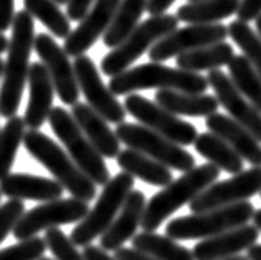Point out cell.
<instances>
[{
    "label": "cell",
    "instance_id": "obj_1",
    "mask_svg": "<svg viewBox=\"0 0 261 260\" xmlns=\"http://www.w3.org/2000/svg\"><path fill=\"white\" fill-rule=\"evenodd\" d=\"M35 37L34 17L27 10L17 12L15 20L12 23V39L5 60L2 88H0V115L5 119L17 115L25 82L29 80V59Z\"/></svg>",
    "mask_w": 261,
    "mask_h": 260
},
{
    "label": "cell",
    "instance_id": "obj_2",
    "mask_svg": "<svg viewBox=\"0 0 261 260\" xmlns=\"http://www.w3.org/2000/svg\"><path fill=\"white\" fill-rule=\"evenodd\" d=\"M220 179V169L213 163H203L185 172L176 180L163 187L148 202L142 219L145 232H155L171 214L183 205H190L212 183Z\"/></svg>",
    "mask_w": 261,
    "mask_h": 260
},
{
    "label": "cell",
    "instance_id": "obj_3",
    "mask_svg": "<svg viewBox=\"0 0 261 260\" xmlns=\"http://www.w3.org/2000/svg\"><path fill=\"white\" fill-rule=\"evenodd\" d=\"M208 79L201 74L171 68L158 62L128 68L110 79L108 88L115 95H130L137 90L160 88V90H178L187 93H205L208 90Z\"/></svg>",
    "mask_w": 261,
    "mask_h": 260
},
{
    "label": "cell",
    "instance_id": "obj_4",
    "mask_svg": "<svg viewBox=\"0 0 261 260\" xmlns=\"http://www.w3.org/2000/svg\"><path fill=\"white\" fill-rule=\"evenodd\" d=\"M23 147L27 152L40 162L50 174L60 182L63 188L72 194L73 199L92 202L95 199V183L77 167L67 152H63L60 145H57L48 135L39 130H29L23 137Z\"/></svg>",
    "mask_w": 261,
    "mask_h": 260
},
{
    "label": "cell",
    "instance_id": "obj_5",
    "mask_svg": "<svg viewBox=\"0 0 261 260\" xmlns=\"http://www.w3.org/2000/svg\"><path fill=\"white\" fill-rule=\"evenodd\" d=\"M254 207L251 202H238V204L215 208V210L190 214L173 219L167 225V235L175 240H205L220 235L223 232L238 229L253 220Z\"/></svg>",
    "mask_w": 261,
    "mask_h": 260
},
{
    "label": "cell",
    "instance_id": "obj_6",
    "mask_svg": "<svg viewBox=\"0 0 261 260\" xmlns=\"http://www.w3.org/2000/svg\"><path fill=\"white\" fill-rule=\"evenodd\" d=\"M48 124L52 127L54 134L67 147L70 158L77 163V167L95 185L105 187L110 182V172H108L107 163L100 152L82 132L72 113H68L63 107H55L50 112Z\"/></svg>",
    "mask_w": 261,
    "mask_h": 260
},
{
    "label": "cell",
    "instance_id": "obj_7",
    "mask_svg": "<svg viewBox=\"0 0 261 260\" xmlns=\"http://www.w3.org/2000/svg\"><path fill=\"white\" fill-rule=\"evenodd\" d=\"M133 185H135V179L126 172H120L110 179L95 202V207L72 230L70 239L73 240V244L87 247L97 237L103 235L122 210L126 197L133 190Z\"/></svg>",
    "mask_w": 261,
    "mask_h": 260
},
{
    "label": "cell",
    "instance_id": "obj_8",
    "mask_svg": "<svg viewBox=\"0 0 261 260\" xmlns=\"http://www.w3.org/2000/svg\"><path fill=\"white\" fill-rule=\"evenodd\" d=\"M178 22H180L178 17L171 14L155 15L140 22L128 39L101 59V72L107 77H115L128 70L132 63L138 60L146 50H150L155 43L175 32L178 29Z\"/></svg>",
    "mask_w": 261,
    "mask_h": 260
},
{
    "label": "cell",
    "instance_id": "obj_9",
    "mask_svg": "<svg viewBox=\"0 0 261 260\" xmlns=\"http://www.w3.org/2000/svg\"><path fill=\"white\" fill-rule=\"evenodd\" d=\"M120 142L126 147L151 157L153 160L163 163L165 167L188 172L196 167L195 157L185 150L181 145L168 140L167 137L156 134L155 130L148 129L142 124L123 122L117 125L115 130Z\"/></svg>",
    "mask_w": 261,
    "mask_h": 260
},
{
    "label": "cell",
    "instance_id": "obj_10",
    "mask_svg": "<svg viewBox=\"0 0 261 260\" xmlns=\"http://www.w3.org/2000/svg\"><path fill=\"white\" fill-rule=\"evenodd\" d=\"M123 105L126 113L135 117L142 125L155 130L156 134L167 137L168 140L181 145V147L195 144L196 137H198V130L193 124L185 122L178 115H173L162 105L151 102L143 95H126Z\"/></svg>",
    "mask_w": 261,
    "mask_h": 260
},
{
    "label": "cell",
    "instance_id": "obj_11",
    "mask_svg": "<svg viewBox=\"0 0 261 260\" xmlns=\"http://www.w3.org/2000/svg\"><path fill=\"white\" fill-rule=\"evenodd\" d=\"M88 212H90V208H88L87 202L73 197L43 202L42 205H37L32 210L25 212L12 233L18 242H22V240L37 237V233L42 230L47 232L59 225L84 220Z\"/></svg>",
    "mask_w": 261,
    "mask_h": 260
},
{
    "label": "cell",
    "instance_id": "obj_12",
    "mask_svg": "<svg viewBox=\"0 0 261 260\" xmlns=\"http://www.w3.org/2000/svg\"><path fill=\"white\" fill-rule=\"evenodd\" d=\"M261 192V167H251L231 179L215 182L190 204V212L201 214L245 202Z\"/></svg>",
    "mask_w": 261,
    "mask_h": 260
},
{
    "label": "cell",
    "instance_id": "obj_13",
    "mask_svg": "<svg viewBox=\"0 0 261 260\" xmlns=\"http://www.w3.org/2000/svg\"><path fill=\"white\" fill-rule=\"evenodd\" d=\"M73 68L80 90L87 99V104L97 113H100L108 124H123L126 115L125 105L120 104L115 93L103 84L90 57H77L73 62Z\"/></svg>",
    "mask_w": 261,
    "mask_h": 260
},
{
    "label": "cell",
    "instance_id": "obj_14",
    "mask_svg": "<svg viewBox=\"0 0 261 260\" xmlns=\"http://www.w3.org/2000/svg\"><path fill=\"white\" fill-rule=\"evenodd\" d=\"M228 37V27L223 23H206V25H188L185 29H176L162 39L148 50L151 62H165L192 50L225 42Z\"/></svg>",
    "mask_w": 261,
    "mask_h": 260
},
{
    "label": "cell",
    "instance_id": "obj_15",
    "mask_svg": "<svg viewBox=\"0 0 261 260\" xmlns=\"http://www.w3.org/2000/svg\"><path fill=\"white\" fill-rule=\"evenodd\" d=\"M34 49L40 57L43 65L47 67L55 87L57 95L67 105L79 104L80 87L75 75L73 63L68 60V54L55 42V39L48 34H40L35 37Z\"/></svg>",
    "mask_w": 261,
    "mask_h": 260
},
{
    "label": "cell",
    "instance_id": "obj_16",
    "mask_svg": "<svg viewBox=\"0 0 261 260\" xmlns=\"http://www.w3.org/2000/svg\"><path fill=\"white\" fill-rule=\"evenodd\" d=\"M120 4L122 0H95L84 20L65 39L63 50L68 57L77 59L80 55H85L87 50L108 30Z\"/></svg>",
    "mask_w": 261,
    "mask_h": 260
},
{
    "label": "cell",
    "instance_id": "obj_17",
    "mask_svg": "<svg viewBox=\"0 0 261 260\" xmlns=\"http://www.w3.org/2000/svg\"><path fill=\"white\" fill-rule=\"evenodd\" d=\"M208 84L215 90V97L218 99L221 107H225L233 120L250 130L258 142H261V113L254 109L251 102L234 87L230 75L221 70H212L208 74Z\"/></svg>",
    "mask_w": 261,
    "mask_h": 260
},
{
    "label": "cell",
    "instance_id": "obj_18",
    "mask_svg": "<svg viewBox=\"0 0 261 260\" xmlns=\"http://www.w3.org/2000/svg\"><path fill=\"white\" fill-rule=\"evenodd\" d=\"M259 230L254 225H241L238 229L223 232L220 235L200 240L193 247L195 260H223L240 255L258 242Z\"/></svg>",
    "mask_w": 261,
    "mask_h": 260
},
{
    "label": "cell",
    "instance_id": "obj_19",
    "mask_svg": "<svg viewBox=\"0 0 261 260\" xmlns=\"http://www.w3.org/2000/svg\"><path fill=\"white\" fill-rule=\"evenodd\" d=\"M29 90L30 99L27 109H25L23 120L30 130H39L50 117L55 95L52 77H50L47 67L42 62L30 63Z\"/></svg>",
    "mask_w": 261,
    "mask_h": 260
},
{
    "label": "cell",
    "instance_id": "obj_20",
    "mask_svg": "<svg viewBox=\"0 0 261 260\" xmlns=\"http://www.w3.org/2000/svg\"><path fill=\"white\" fill-rule=\"evenodd\" d=\"M146 208V197L142 190H132L126 197L122 210L117 215L103 235L100 237V247L103 250H118L125 242H128L137 235L138 227L142 225V219Z\"/></svg>",
    "mask_w": 261,
    "mask_h": 260
},
{
    "label": "cell",
    "instance_id": "obj_21",
    "mask_svg": "<svg viewBox=\"0 0 261 260\" xmlns=\"http://www.w3.org/2000/svg\"><path fill=\"white\" fill-rule=\"evenodd\" d=\"M205 124L212 134L223 138L243 160L253 167H261V145L250 130H246L230 115L218 112L206 117Z\"/></svg>",
    "mask_w": 261,
    "mask_h": 260
},
{
    "label": "cell",
    "instance_id": "obj_22",
    "mask_svg": "<svg viewBox=\"0 0 261 260\" xmlns=\"http://www.w3.org/2000/svg\"><path fill=\"white\" fill-rule=\"evenodd\" d=\"M79 124L85 137L92 142V145L100 152L101 157L107 158H117L120 150V138L113 132L108 122L97 113L88 104H75L70 112Z\"/></svg>",
    "mask_w": 261,
    "mask_h": 260
},
{
    "label": "cell",
    "instance_id": "obj_23",
    "mask_svg": "<svg viewBox=\"0 0 261 260\" xmlns=\"http://www.w3.org/2000/svg\"><path fill=\"white\" fill-rule=\"evenodd\" d=\"M0 192L9 199L52 202L59 200L65 188L55 179L30 174H10L0 182Z\"/></svg>",
    "mask_w": 261,
    "mask_h": 260
},
{
    "label": "cell",
    "instance_id": "obj_24",
    "mask_svg": "<svg viewBox=\"0 0 261 260\" xmlns=\"http://www.w3.org/2000/svg\"><path fill=\"white\" fill-rule=\"evenodd\" d=\"M155 102L173 115L187 117H210L218 112L220 107L215 95L187 93L178 90H158L155 93Z\"/></svg>",
    "mask_w": 261,
    "mask_h": 260
},
{
    "label": "cell",
    "instance_id": "obj_25",
    "mask_svg": "<svg viewBox=\"0 0 261 260\" xmlns=\"http://www.w3.org/2000/svg\"><path fill=\"white\" fill-rule=\"evenodd\" d=\"M117 163L120 169L132 175L133 179H140L145 183L155 187H167L173 182V174L163 163L153 160L151 157L142 154V152L126 149L122 150L117 157Z\"/></svg>",
    "mask_w": 261,
    "mask_h": 260
},
{
    "label": "cell",
    "instance_id": "obj_26",
    "mask_svg": "<svg viewBox=\"0 0 261 260\" xmlns=\"http://www.w3.org/2000/svg\"><path fill=\"white\" fill-rule=\"evenodd\" d=\"M241 0H201V2H188L181 5L176 12L180 22L190 25L218 23L225 18L237 14Z\"/></svg>",
    "mask_w": 261,
    "mask_h": 260
},
{
    "label": "cell",
    "instance_id": "obj_27",
    "mask_svg": "<svg viewBox=\"0 0 261 260\" xmlns=\"http://www.w3.org/2000/svg\"><path fill=\"white\" fill-rule=\"evenodd\" d=\"M234 59L233 45L228 42L213 43V45L201 47L192 52L181 54L176 57V65L181 70L188 72H203V70H220L223 65H230Z\"/></svg>",
    "mask_w": 261,
    "mask_h": 260
},
{
    "label": "cell",
    "instance_id": "obj_28",
    "mask_svg": "<svg viewBox=\"0 0 261 260\" xmlns=\"http://www.w3.org/2000/svg\"><path fill=\"white\" fill-rule=\"evenodd\" d=\"M193 145L203 158H206L210 163H213L220 170H225L231 175L243 172L245 160L218 135L212 134V132H203L196 137Z\"/></svg>",
    "mask_w": 261,
    "mask_h": 260
},
{
    "label": "cell",
    "instance_id": "obj_29",
    "mask_svg": "<svg viewBox=\"0 0 261 260\" xmlns=\"http://www.w3.org/2000/svg\"><path fill=\"white\" fill-rule=\"evenodd\" d=\"M148 0H122L110 27L103 34V43L108 49H117L135 32L140 25Z\"/></svg>",
    "mask_w": 261,
    "mask_h": 260
},
{
    "label": "cell",
    "instance_id": "obj_30",
    "mask_svg": "<svg viewBox=\"0 0 261 260\" xmlns=\"http://www.w3.org/2000/svg\"><path fill=\"white\" fill-rule=\"evenodd\" d=\"M133 249L155 257L156 260H195L193 252L188 250L168 235L155 232H138L132 239Z\"/></svg>",
    "mask_w": 261,
    "mask_h": 260
},
{
    "label": "cell",
    "instance_id": "obj_31",
    "mask_svg": "<svg viewBox=\"0 0 261 260\" xmlns=\"http://www.w3.org/2000/svg\"><path fill=\"white\" fill-rule=\"evenodd\" d=\"M228 74L234 87L250 100L251 105L261 113V77L245 55H234L228 65Z\"/></svg>",
    "mask_w": 261,
    "mask_h": 260
},
{
    "label": "cell",
    "instance_id": "obj_32",
    "mask_svg": "<svg viewBox=\"0 0 261 260\" xmlns=\"http://www.w3.org/2000/svg\"><path fill=\"white\" fill-rule=\"evenodd\" d=\"M23 9L59 39H67L72 34L70 18L60 10L55 0H23Z\"/></svg>",
    "mask_w": 261,
    "mask_h": 260
},
{
    "label": "cell",
    "instance_id": "obj_33",
    "mask_svg": "<svg viewBox=\"0 0 261 260\" xmlns=\"http://www.w3.org/2000/svg\"><path fill=\"white\" fill-rule=\"evenodd\" d=\"M25 120L23 117H12L7 120V124L4 125V129L0 130V182L5 177L10 175V169L14 166L17 150L23 144L25 137Z\"/></svg>",
    "mask_w": 261,
    "mask_h": 260
},
{
    "label": "cell",
    "instance_id": "obj_34",
    "mask_svg": "<svg viewBox=\"0 0 261 260\" xmlns=\"http://www.w3.org/2000/svg\"><path fill=\"white\" fill-rule=\"evenodd\" d=\"M228 35L241 49L246 60L254 67L261 77V39L246 22L233 20L228 25Z\"/></svg>",
    "mask_w": 261,
    "mask_h": 260
},
{
    "label": "cell",
    "instance_id": "obj_35",
    "mask_svg": "<svg viewBox=\"0 0 261 260\" xmlns=\"http://www.w3.org/2000/svg\"><path fill=\"white\" fill-rule=\"evenodd\" d=\"M43 240L47 244V249L54 253L55 260H85L84 255L77 250L73 240L67 237L59 227L47 230Z\"/></svg>",
    "mask_w": 261,
    "mask_h": 260
},
{
    "label": "cell",
    "instance_id": "obj_36",
    "mask_svg": "<svg viewBox=\"0 0 261 260\" xmlns=\"http://www.w3.org/2000/svg\"><path fill=\"white\" fill-rule=\"evenodd\" d=\"M45 250V240L40 237H32L0 250V260H40Z\"/></svg>",
    "mask_w": 261,
    "mask_h": 260
},
{
    "label": "cell",
    "instance_id": "obj_37",
    "mask_svg": "<svg viewBox=\"0 0 261 260\" xmlns=\"http://www.w3.org/2000/svg\"><path fill=\"white\" fill-rule=\"evenodd\" d=\"M25 214V205L22 200L10 199L0 205V244L4 242L10 232H14L18 220Z\"/></svg>",
    "mask_w": 261,
    "mask_h": 260
},
{
    "label": "cell",
    "instance_id": "obj_38",
    "mask_svg": "<svg viewBox=\"0 0 261 260\" xmlns=\"http://www.w3.org/2000/svg\"><path fill=\"white\" fill-rule=\"evenodd\" d=\"M237 15H238V20L246 22V23L251 20H256L261 15V0H241Z\"/></svg>",
    "mask_w": 261,
    "mask_h": 260
},
{
    "label": "cell",
    "instance_id": "obj_39",
    "mask_svg": "<svg viewBox=\"0 0 261 260\" xmlns=\"http://www.w3.org/2000/svg\"><path fill=\"white\" fill-rule=\"evenodd\" d=\"M93 0H68L67 4V17L73 22H82L92 9Z\"/></svg>",
    "mask_w": 261,
    "mask_h": 260
},
{
    "label": "cell",
    "instance_id": "obj_40",
    "mask_svg": "<svg viewBox=\"0 0 261 260\" xmlns=\"http://www.w3.org/2000/svg\"><path fill=\"white\" fill-rule=\"evenodd\" d=\"M15 20L14 0H0V34L12 27Z\"/></svg>",
    "mask_w": 261,
    "mask_h": 260
},
{
    "label": "cell",
    "instance_id": "obj_41",
    "mask_svg": "<svg viewBox=\"0 0 261 260\" xmlns=\"http://www.w3.org/2000/svg\"><path fill=\"white\" fill-rule=\"evenodd\" d=\"M113 257L117 260H156L155 257L148 255V253H143L137 249H126V247L115 250V255Z\"/></svg>",
    "mask_w": 261,
    "mask_h": 260
},
{
    "label": "cell",
    "instance_id": "obj_42",
    "mask_svg": "<svg viewBox=\"0 0 261 260\" xmlns=\"http://www.w3.org/2000/svg\"><path fill=\"white\" fill-rule=\"evenodd\" d=\"M85 260H117L115 257L108 255V252L103 250L101 247L97 245H87L84 247V252H82Z\"/></svg>",
    "mask_w": 261,
    "mask_h": 260
},
{
    "label": "cell",
    "instance_id": "obj_43",
    "mask_svg": "<svg viewBox=\"0 0 261 260\" xmlns=\"http://www.w3.org/2000/svg\"><path fill=\"white\" fill-rule=\"evenodd\" d=\"M175 0H148V4H146V12L155 17V15H163L165 10L170 9V5L173 4Z\"/></svg>",
    "mask_w": 261,
    "mask_h": 260
},
{
    "label": "cell",
    "instance_id": "obj_44",
    "mask_svg": "<svg viewBox=\"0 0 261 260\" xmlns=\"http://www.w3.org/2000/svg\"><path fill=\"white\" fill-rule=\"evenodd\" d=\"M248 260H261V244H254L246 250Z\"/></svg>",
    "mask_w": 261,
    "mask_h": 260
},
{
    "label": "cell",
    "instance_id": "obj_45",
    "mask_svg": "<svg viewBox=\"0 0 261 260\" xmlns=\"http://www.w3.org/2000/svg\"><path fill=\"white\" fill-rule=\"evenodd\" d=\"M9 43H10V40L5 37L4 34H0V54L2 52H7L9 50Z\"/></svg>",
    "mask_w": 261,
    "mask_h": 260
},
{
    "label": "cell",
    "instance_id": "obj_46",
    "mask_svg": "<svg viewBox=\"0 0 261 260\" xmlns=\"http://www.w3.org/2000/svg\"><path fill=\"white\" fill-rule=\"evenodd\" d=\"M253 225L256 227V229L261 232V208H258V210H254V215H253Z\"/></svg>",
    "mask_w": 261,
    "mask_h": 260
},
{
    "label": "cell",
    "instance_id": "obj_47",
    "mask_svg": "<svg viewBox=\"0 0 261 260\" xmlns=\"http://www.w3.org/2000/svg\"><path fill=\"white\" fill-rule=\"evenodd\" d=\"M254 25H256V34L259 35V39H261V15L254 20Z\"/></svg>",
    "mask_w": 261,
    "mask_h": 260
},
{
    "label": "cell",
    "instance_id": "obj_48",
    "mask_svg": "<svg viewBox=\"0 0 261 260\" xmlns=\"http://www.w3.org/2000/svg\"><path fill=\"white\" fill-rule=\"evenodd\" d=\"M223 260H248V257H243V255H237V257H230V258H223Z\"/></svg>",
    "mask_w": 261,
    "mask_h": 260
},
{
    "label": "cell",
    "instance_id": "obj_49",
    "mask_svg": "<svg viewBox=\"0 0 261 260\" xmlns=\"http://www.w3.org/2000/svg\"><path fill=\"white\" fill-rule=\"evenodd\" d=\"M4 68H5V62H2V59H0V79L4 77Z\"/></svg>",
    "mask_w": 261,
    "mask_h": 260
},
{
    "label": "cell",
    "instance_id": "obj_50",
    "mask_svg": "<svg viewBox=\"0 0 261 260\" xmlns=\"http://www.w3.org/2000/svg\"><path fill=\"white\" fill-rule=\"evenodd\" d=\"M55 2L59 5H62V4H68V0H55Z\"/></svg>",
    "mask_w": 261,
    "mask_h": 260
},
{
    "label": "cell",
    "instance_id": "obj_51",
    "mask_svg": "<svg viewBox=\"0 0 261 260\" xmlns=\"http://www.w3.org/2000/svg\"><path fill=\"white\" fill-rule=\"evenodd\" d=\"M40 260H54V258H47V257H42Z\"/></svg>",
    "mask_w": 261,
    "mask_h": 260
},
{
    "label": "cell",
    "instance_id": "obj_52",
    "mask_svg": "<svg viewBox=\"0 0 261 260\" xmlns=\"http://www.w3.org/2000/svg\"><path fill=\"white\" fill-rule=\"evenodd\" d=\"M188 2H201V0H188Z\"/></svg>",
    "mask_w": 261,
    "mask_h": 260
},
{
    "label": "cell",
    "instance_id": "obj_53",
    "mask_svg": "<svg viewBox=\"0 0 261 260\" xmlns=\"http://www.w3.org/2000/svg\"><path fill=\"white\" fill-rule=\"evenodd\" d=\"M0 199H2V192H0Z\"/></svg>",
    "mask_w": 261,
    "mask_h": 260
},
{
    "label": "cell",
    "instance_id": "obj_54",
    "mask_svg": "<svg viewBox=\"0 0 261 260\" xmlns=\"http://www.w3.org/2000/svg\"><path fill=\"white\" fill-rule=\"evenodd\" d=\"M259 195H261V192H259Z\"/></svg>",
    "mask_w": 261,
    "mask_h": 260
}]
</instances>
